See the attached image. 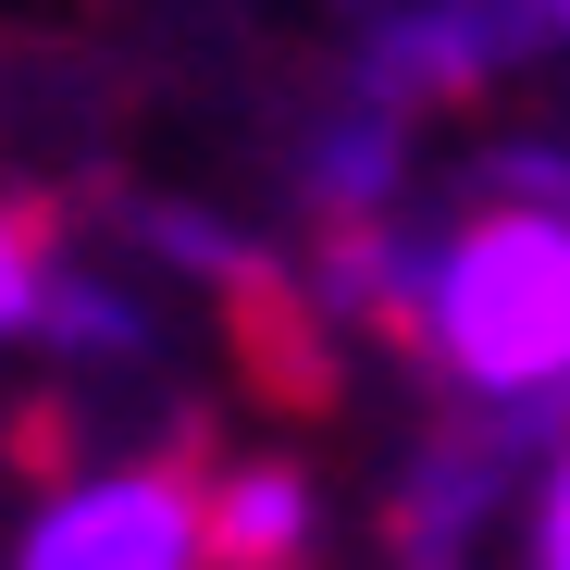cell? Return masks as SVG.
Segmentation results:
<instances>
[{"mask_svg": "<svg viewBox=\"0 0 570 570\" xmlns=\"http://www.w3.org/2000/svg\"><path fill=\"white\" fill-rule=\"evenodd\" d=\"M509 546H521V570H570V422L533 446V484H521Z\"/></svg>", "mask_w": 570, "mask_h": 570, "instance_id": "8fae6325", "label": "cell"}, {"mask_svg": "<svg viewBox=\"0 0 570 570\" xmlns=\"http://www.w3.org/2000/svg\"><path fill=\"white\" fill-rule=\"evenodd\" d=\"M0 570H212L199 459H186V446H100V459H62L50 484L13 509Z\"/></svg>", "mask_w": 570, "mask_h": 570, "instance_id": "3957f363", "label": "cell"}, {"mask_svg": "<svg viewBox=\"0 0 570 570\" xmlns=\"http://www.w3.org/2000/svg\"><path fill=\"white\" fill-rule=\"evenodd\" d=\"M199 521H212V570H311L323 558V471L285 446H236L199 471Z\"/></svg>", "mask_w": 570, "mask_h": 570, "instance_id": "8992f818", "label": "cell"}, {"mask_svg": "<svg viewBox=\"0 0 570 570\" xmlns=\"http://www.w3.org/2000/svg\"><path fill=\"white\" fill-rule=\"evenodd\" d=\"M397 347L422 360V385L446 410L558 434L570 422V212L484 199V186L422 212Z\"/></svg>", "mask_w": 570, "mask_h": 570, "instance_id": "6da1fadb", "label": "cell"}, {"mask_svg": "<svg viewBox=\"0 0 570 570\" xmlns=\"http://www.w3.org/2000/svg\"><path fill=\"white\" fill-rule=\"evenodd\" d=\"M533 446H546V434H521V422L446 410V422L410 446V471L385 484V546H397V570H471L497 521H521Z\"/></svg>", "mask_w": 570, "mask_h": 570, "instance_id": "277c9868", "label": "cell"}, {"mask_svg": "<svg viewBox=\"0 0 570 570\" xmlns=\"http://www.w3.org/2000/svg\"><path fill=\"white\" fill-rule=\"evenodd\" d=\"M38 360L75 372V385H125V372H149V360H161V298H149V273L75 248L62 298H50V323H38Z\"/></svg>", "mask_w": 570, "mask_h": 570, "instance_id": "ba28073f", "label": "cell"}, {"mask_svg": "<svg viewBox=\"0 0 570 570\" xmlns=\"http://www.w3.org/2000/svg\"><path fill=\"white\" fill-rule=\"evenodd\" d=\"M459 186H484V199H546V212H570V137H558V125H497L484 149L459 161Z\"/></svg>", "mask_w": 570, "mask_h": 570, "instance_id": "30bf717a", "label": "cell"}, {"mask_svg": "<svg viewBox=\"0 0 570 570\" xmlns=\"http://www.w3.org/2000/svg\"><path fill=\"white\" fill-rule=\"evenodd\" d=\"M125 248L149 261V273H186L199 298H236V311H298V261H285L273 236H248L236 212H212V199H125Z\"/></svg>", "mask_w": 570, "mask_h": 570, "instance_id": "52a82bcc", "label": "cell"}, {"mask_svg": "<svg viewBox=\"0 0 570 570\" xmlns=\"http://www.w3.org/2000/svg\"><path fill=\"white\" fill-rule=\"evenodd\" d=\"M285 186H298L311 224H385V212H410V186H422V112L335 87V100L285 137Z\"/></svg>", "mask_w": 570, "mask_h": 570, "instance_id": "5b68a950", "label": "cell"}, {"mask_svg": "<svg viewBox=\"0 0 570 570\" xmlns=\"http://www.w3.org/2000/svg\"><path fill=\"white\" fill-rule=\"evenodd\" d=\"M335 13H347V75L335 87L397 100L422 125L570 62V0H335Z\"/></svg>", "mask_w": 570, "mask_h": 570, "instance_id": "7a4b0ae2", "label": "cell"}, {"mask_svg": "<svg viewBox=\"0 0 570 570\" xmlns=\"http://www.w3.org/2000/svg\"><path fill=\"white\" fill-rule=\"evenodd\" d=\"M62 273H75V224L38 199V186H0V347H38Z\"/></svg>", "mask_w": 570, "mask_h": 570, "instance_id": "9c48e42d", "label": "cell"}]
</instances>
